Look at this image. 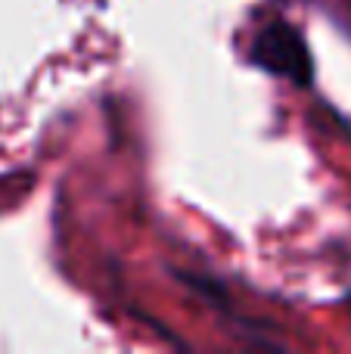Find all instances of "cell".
I'll return each mask as SVG.
<instances>
[{
    "label": "cell",
    "mask_w": 351,
    "mask_h": 354,
    "mask_svg": "<svg viewBox=\"0 0 351 354\" xmlns=\"http://www.w3.org/2000/svg\"><path fill=\"white\" fill-rule=\"evenodd\" d=\"M252 62L271 75H283V78L296 81L298 87H308L311 78H314V62H311L308 44L298 35L296 25H290L286 19H274L255 35Z\"/></svg>",
    "instance_id": "obj_1"
}]
</instances>
